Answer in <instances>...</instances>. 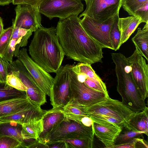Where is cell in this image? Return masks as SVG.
<instances>
[{"instance_id": "cell-14", "label": "cell", "mask_w": 148, "mask_h": 148, "mask_svg": "<svg viewBox=\"0 0 148 148\" xmlns=\"http://www.w3.org/2000/svg\"><path fill=\"white\" fill-rule=\"evenodd\" d=\"M16 16L12 26L33 30L34 32L42 27L41 16L38 7L26 4L17 5Z\"/></svg>"}, {"instance_id": "cell-21", "label": "cell", "mask_w": 148, "mask_h": 148, "mask_svg": "<svg viewBox=\"0 0 148 148\" xmlns=\"http://www.w3.org/2000/svg\"><path fill=\"white\" fill-rule=\"evenodd\" d=\"M32 103L27 97L0 102V118L19 111Z\"/></svg>"}, {"instance_id": "cell-46", "label": "cell", "mask_w": 148, "mask_h": 148, "mask_svg": "<svg viewBox=\"0 0 148 148\" xmlns=\"http://www.w3.org/2000/svg\"><path fill=\"white\" fill-rule=\"evenodd\" d=\"M3 23L2 19L0 17V34H1L3 31Z\"/></svg>"}, {"instance_id": "cell-20", "label": "cell", "mask_w": 148, "mask_h": 148, "mask_svg": "<svg viewBox=\"0 0 148 148\" xmlns=\"http://www.w3.org/2000/svg\"><path fill=\"white\" fill-rule=\"evenodd\" d=\"M42 131V118L31 120L22 124L21 133L25 141L26 148L36 140L38 139Z\"/></svg>"}, {"instance_id": "cell-11", "label": "cell", "mask_w": 148, "mask_h": 148, "mask_svg": "<svg viewBox=\"0 0 148 148\" xmlns=\"http://www.w3.org/2000/svg\"><path fill=\"white\" fill-rule=\"evenodd\" d=\"M10 68L15 71L26 88L27 98L40 106L46 102V94L38 86L23 64L18 59L9 62Z\"/></svg>"}, {"instance_id": "cell-4", "label": "cell", "mask_w": 148, "mask_h": 148, "mask_svg": "<svg viewBox=\"0 0 148 148\" xmlns=\"http://www.w3.org/2000/svg\"><path fill=\"white\" fill-rule=\"evenodd\" d=\"M92 126L66 116L64 119L40 142L45 144L75 138H89L93 141Z\"/></svg>"}, {"instance_id": "cell-6", "label": "cell", "mask_w": 148, "mask_h": 148, "mask_svg": "<svg viewBox=\"0 0 148 148\" xmlns=\"http://www.w3.org/2000/svg\"><path fill=\"white\" fill-rule=\"evenodd\" d=\"M38 10L50 19L58 17L64 19L72 16H78L84 10L82 0H42Z\"/></svg>"}, {"instance_id": "cell-40", "label": "cell", "mask_w": 148, "mask_h": 148, "mask_svg": "<svg viewBox=\"0 0 148 148\" xmlns=\"http://www.w3.org/2000/svg\"><path fill=\"white\" fill-rule=\"evenodd\" d=\"M47 144L48 148H68L67 143L65 142H53Z\"/></svg>"}, {"instance_id": "cell-9", "label": "cell", "mask_w": 148, "mask_h": 148, "mask_svg": "<svg viewBox=\"0 0 148 148\" xmlns=\"http://www.w3.org/2000/svg\"><path fill=\"white\" fill-rule=\"evenodd\" d=\"M86 8L79 18L87 16L104 21L119 15L122 0H84Z\"/></svg>"}, {"instance_id": "cell-2", "label": "cell", "mask_w": 148, "mask_h": 148, "mask_svg": "<svg viewBox=\"0 0 148 148\" xmlns=\"http://www.w3.org/2000/svg\"><path fill=\"white\" fill-rule=\"evenodd\" d=\"M29 51L32 59L48 73L57 72L65 55L53 27L42 26L34 32Z\"/></svg>"}, {"instance_id": "cell-19", "label": "cell", "mask_w": 148, "mask_h": 148, "mask_svg": "<svg viewBox=\"0 0 148 148\" xmlns=\"http://www.w3.org/2000/svg\"><path fill=\"white\" fill-rule=\"evenodd\" d=\"M142 23L141 18L134 16L119 18L117 25L120 32V46L126 41L139 25Z\"/></svg>"}, {"instance_id": "cell-10", "label": "cell", "mask_w": 148, "mask_h": 148, "mask_svg": "<svg viewBox=\"0 0 148 148\" xmlns=\"http://www.w3.org/2000/svg\"><path fill=\"white\" fill-rule=\"evenodd\" d=\"M70 86L72 95L71 100L81 106H90L105 100L109 97L104 93L95 90L79 82L73 71Z\"/></svg>"}, {"instance_id": "cell-35", "label": "cell", "mask_w": 148, "mask_h": 148, "mask_svg": "<svg viewBox=\"0 0 148 148\" xmlns=\"http://www.w3.org/2000/svg\"><path fill=\"white\" fill-rule=\"evenodd\" d=\"M16 41L15 39L11 38L2 57L6 61L11 62L14 56Z\"/></svg>"}, {"instance_id": "cell-16", "label": "cell", "mask_w": 148, "mask_h": 148, "mask_svg": "<svg viewBox=\"0 0 148 148\" xmlns=\"http://www.w3.org/2000/svg\"><path fill=\"white\" fill-rule=\"evenodd\" d=\"M45 112L40 106L32 103L19 111L0 118V121H14L22 124L31 120L42 119Z\"/></svg>"}, {"instance_id": "cell-43", "label": "cell", "mask_w": 148, "mask_h": 148, "mask_svg": "<svg viewBox=\"0 0 148 148\" xmlns=\"http://www.w3.org/2000/svg\"><path fill=\"white\" fill-rule=\"evenodd\" d=\"M135 148H148L147 142L144 139L137 138H136L135 143Z\"/></svg>"}, {"instance_id": "cell-15", "label": "cell", "mask_w": 148, "mask_h": 148, "mask_svg": "<svg viewBox=\"0 0 148 148\" xmlns=\"http://www.w3.org/2000/svg\"><path fill=\"white\" fill-rule=\"evenodd\" d=\"M92 120V127L94 134L104 144L105 148H112L123 128L105 121Z\"/></svg>"}, {"instance_id": "cell-39", "label": "cell", "mask_w": 148, "mask_h": 148, "mask_svg": "<svg viewBox=\"0 0 148 148\" xmlns=\"http://www.w3.org/2000/svg\"><path fill=\"white\" fill-rule=\"evenodd\" d=\"M42 0H13L12 3L14 5L26 4L38 7Z\"/></svg>"}, {"instance_id": "cell-12", "label": "cell", "mask_w": 148, "mask_h": 148, "mask_svg": "<svg viewBox=\"0 0 148 148\" xmlns=\"http://www.w3.org/2000/svg\"><path fill=\"white\" fill-rule=\"evenodd\" d=\"M17 58L24 65L38 86L49 97L54 78L29 56L26 48L19 50Z\"/></svg>"}, {"instance_id": "cell-1", "label": "cell", "mask_w": 148, "mask_h": 148, "mask_svg": "<svg viewBox=\"0 0 148 148\" xmlns=\"http://www.w3.org/2000/svg\"><path fill=\"white\" fill-rule=\"evenodd\" d=\"M78 16L60 19L56 34L65 55L81 63L102 62L103 48L86 32Z\"/></svg>"}, {"instance_id": "cell-37", "label": "cell", "mask_w": 148, "mask_h": 148, "mask_svg": "<svg viewBox=\"0 0 148 148\" xmlns=\"http://www.w3.org/2000/svg\"><path fill=\"white\" fill-rule=\"evenodd\" d=\"M9 62L6 61L0 56V82H6L9 72Z\"/></svg>"}, {"instance_id": "cell-41", "label": "cell", "mask_w": 148, "mask_h": 148, "mask_svg": "<svg viewBox=\"0 0 148 148\" xmlns=\"http://www.w3.org/2000/svg\"><path fill=\"white\" fill-rule=\"evenodd\" d=\"M137 138H135L132 141L126 143L114 145L112 148H135V143Z\"/></svg>"}, {"instance_id": "cell-27", "label": "cell", "mask_w": 148, "mask_h": 148, "mask_svg": "<svg viewBox=\"0 0 148 148\" xmlns=\"http://www.w3.org/2000/svg\"><path fill=\"white\" fill-rule=\"evenodd\" d=\"M62 109L66 116L80 121L82 118L88 116L84 111L82 106L76 104L71 100Z\"/></svg>"}, {"instance_id": "cell-38", "label": "cell", "mask_w": 148, "mask_h": 148, "mask_svg": "<svg viewBox=\"0 0 148 148\" xmlns=\"http://www.w3.org/2000/svg\"><path fill=\"white\" fill-rule=\"evenodd\" d=\"M133 16L140 18L142 23L148 22V1L136 11Z\"/></svg>"}, {"instance_id": "cell-29", "label": "cell", "mask_w": 148, "mask_h": 148, "mask_svg": "<svg viewBox=\"0 0 148 148\" xmlns=\"http://www.w3.org/2000/svg\"><path fill=\"white\" fill-rule=\"evenodd\" d=\"M148 0H122L121 6L128 14L133 16L135 12Z\"/></svg>"}, {"instance_id": "cell-7", "label": "cell", "mask_w": 148, "mask_h": 148, "mask_svg": "<svg viewBox=\"0 0 148 148\" xmlns=\"http://www.w3.org/2000/svg\"><path fill=\"white\" fill-rule=\"evenodd\" d=\"M83 107L84 111L88 115L100 114L110 116L125 123L135 113L119 100L109 97L106 100L87 107Z\"/></svg>"}, {"instance_id": "cell-5", "label": "cell", "mask_w": 148, "mask_h": 148, "mask_svg": "<svg viewBox=\"0 0 148 148\" xmlns=\"http://www.w3.org/2000/svg\"><path fill=\"white\" fill-rule=\"evenodd\" d=\"M74 65L61 66L56 73L49 96L53 108H62L72 99L70 82Z\"/></svg>"}, {"instance_id": "cell-36", "label": "cell", "mask_w": 148, "mask_h": 148, "mask_svg": "<svg viewBox=\"0 0 148 148\" xmlns=\"http://www.w3.org/2000/svg\"><path fill=\"white\" fill-rule=\"evenodd\" d=\"M88 116L92 120H102L114 124L122 128L124 126V122L110 116L100 114H91Z\"/></svg>"}, {"instance_id": "cell-23", "label": "cell", "mask_w": 148, "mask_h": 148, "mask_svg": "<svg viewBox=\"0 0 148 148\" xmlns=\"http://www.w3.org/2000/svg\"><path fill=\"white\" fill-rule=\"evenodd\" d=\"M132 40L136 47V51L148 61V22L142 29L139 28Z\"/></svg>"}, {"instance_id": "cell-44", "label": "cell", "mask_w": 148, "mask_h": 148, "mask_svg": "<svg viewBox=\"0 0 148 148\" xmlns=\"http://www.w3.org/2000/svg\"><path fill=\"white\" fill-rule=\"evenodd\" d=\"M81 122L84 125L87 127L91 126L93 123L92 119L88 116L82 118L81 120Z\"/></svg>"}, {"instance_id": "cell-17", "label": "cell", "mask_w": 148, "mask_h": 148, "mask_svg": "<svg viewBox=\"0 0 148 148\" xmlns=\"http://www.w3.org/2000/svg\"><path fill=\"white\" fill-rule=\"evenodd\" d=\"M66 116L62 108H53L45 111L42 118L43 131L38 140L41 142L64 119Z\"/></svg>"}, {"instance_id": "cell-18", "label": "cell", "mask_w": 148, "mask_h": 148, "mask_svg": "<svg viewBox=\"0 0 148 148\" xmlns=\"http://www.w3.org/2000/svg\"><path fill=\"white\" fill-rule=\"evenodd\" d=\"M148 108L146 107L142 111L135 112L127 121L124 123L123 127L126 130L145 133L148 134Z\"/></svg>"}, {"instance_id": "cell-26", "label": "cell", "mask_w": 148, "mask_h": 148, "mask_svg": "<svg viewBox=\"0 0 148 148\" xmlns=\"http://www.w3.org/2000/svg\"><path fill=\"white\" fill-rule=\"evenodd\" d=\"M78 80L84 83L86 85L95 90L100 92L109 96L106 86L101 79H98L87 76L81 73H75Z\"/></svg>"}, {"instance_id": "cell-45", "label": "cell", "mask_w": 148, "mask_h": 148, "mask_svg": "<svg viewBox=\"0 0 148 148\" xmlns=\"http://www.w3.org/2000/svg\"><path fill=\"white\" fill-rule=\"evenodd\" d=\"M13 0H0V5H8L12 3Z\"/></svg>"}, {"instance_id": "cell-42", "label": "cell", "mask_w": 148, "mask_h": 148, "mask_svg": "<svg viewBox=\"0 0 148 148\" xmlns=\"http://www.w3.org/2000/svg\"><path fill=\"white\" fill-rule=\"evenodd\" d=\"M27 148H48L47 145L39 141L38 140H36L34 142L27 146Z\"/></svg>"}, {"instance_id": "cell-34", "label": "cell", "mask_w": 148, "mask_h": 148, "mask_svg": "<svg viewBox=\"0 0 148 148\" xmlns=\"http://www.w3.org/2000/svg\"><path fill=\"white\" fill-rule=\"evenodd\" d=\"M24 148L16 139L8 136H0V148Z\"/></svg>"}, {"instance_id": "cell-8", "label": "cell", "mask_w": 148, "mask_h": 148, "mask_svg": "<svg viewBox=\"0 0 148 148\" xmlns=\"http://www.w3.org/2000/svg\"><path fill=\"white\" fill-rule=\"evenodd\" d=\"M118 15L104 21L94 19L84 16L80 23L86 32L102 48L113 50L110 40V31Z\"/></svg>"}, {"instance_id": "cell-30", "label": "cell", "mask_w": 148, "mask_h": 148, "mask_svg": "<svg viewBox=\"0 0 148 148\" xmlns=\"http://www.w3.org/2000/svg\"><path fill=\"white\" fill-rule=\"evenodd\" d=\"M66 142L68 148H92L93 147V141L89 138H75L63 140L56 142Z\"/></svg>"}, {"instance_id": "cell-24", "label": "cell", "mask_w": 148, "mask_h": 148, "mask_svg": "<svg viewBox=\"0 0 148 148\" xmlns=\"http://www.w3.org/2000/svg\"><path fill=\"white\" fill-rule=\"evenodd\" d=\"M34 32L31 29L13 27L11 38L15 39L16 41L14 54L15 57H17L20 47L27 46L28 40Z\"/></svg>"}, {"instance_id": "cell-32", "label": "cell", "mask_w": 148, "mask_h": 148, "mask_svg": "<svg viewBox=\"0 0 148 148\" xmlns=\"http://www.w3.org/2000/svg\"><path fill=\"white\" fill-rule=\"evenodd\" d=\"M119 15L116 17L110 31V37L113 50L116 51L120 48L121 37V33L119 29L117 23Z\"/></svg>"}, {"instance_id": "cell-33", "label": "cell", "mask_w": 148, "mask_h": 148, "mask_svg": "<svg viewBox=\"0 0 148 148\" xmlns=\"http://www.w3.org/2000/svg\"><path fill=\"white\" fill-rule=\"evenodd\" d=\"M13 31L12 26L4 29L0 35V56L2 57L11 39Z\"/></svg>"}, {"instance_id": "cell-22", "label": "cell", "mask_w": 148, "mask_h": 148, "mask_svg": "<svg viewBox=\"0 0 148 148\" xmlns=\"http://www.w3.org/2000/svg\"><path fill=\"white\" fill-rule=\"evenodd\" d=\"M22 124L14 121H0V136H8L20 142L24 148L26 145L21 133Z\"/></svg>"}, {"instance_id": "cell-28", "label": "cell", "mask_w": 148, "mask_h": 148, "mask_svg": "<svg viewBox=\"0 0 148 148\" xmlns=\"http://www.w3.org/2000/svg\"><path fill=\"white\" fill-rule=\"evenodd\" d=\"M122 132V130L116 138L114 145L123 144L133 141L135 138H140L144 132H136L126 130Z\"/></svg>"}, {"instance_id": "cell-25", "label": "cell", "mask_w": 148, "mask_h": 148, "mask_svg": "<svg viewBox=\"0 0 148 148\" xmlns=\"http://www.w3.org/2000/svg\"><path fill=\"white\" fill-rule=\"evenodd\" d=\"M27 97L26 91L18 90L0 82V102L15 99Z\"/></svg>"}, {"instance_id": "cell-3", "label": "cell", "mask_w": 148, "mask_h": 148, "mask_svg": "<svg viewBox=\"0 0 148 148\" xmlns=\"http://www.w3.org/2000/svg\"><path fill=\"white\" fill-rule=\"evenodd\" d=\"M117 78V90L121 96L122 103L135 112L142 111L146 107L144 100L132 77L131 67L127 58L120 53H111Z\"/></svg>"}, {"instance_id": "cell-13", "label": "cell", "mask_w": 148, "mask_h": 148, "mask_svg": "<svg viewBox=\"0 0 148 148\" xmlns=\"http://www.w3.org/2000/svg\"><path fill=\"white\" fill-rule=\"evenodd\" d=\"M131 67V75L133 82L144 100L148 96V65L145 60L135 50L127 58Z\"/></svg>"}, {"instance_id": "cell-47", "label": "cell", "mask_w": 148, "mask_h": 148, "mask_svg": "<svg viewBox=\"0 0 148 148\" xmlns=\"http://www.w3.org/2000/svg\"></svg>"}, {"instance_id": "cell-31", "label": "cell", "mask_w": 148, "mask_h": 148, "mask_svg": "<svg viewBox=\"0 0 148 148\" xmlns=\"http://www.w3.org/2000/svg\"><path fill=\"white\" fill-rule=\"evenodd\" d=\"M6 83L10 86L18 90L26 91L25 86L18 77L16 73L10 69L9 66V72L7 77Z\"/></svg>"}]
</instances>
